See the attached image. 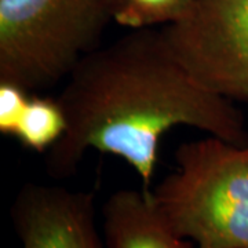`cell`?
<instances>
[{
  "label": "cell",
  "instance_id": "cell-1",
  "mask_svg": "<svg viewBox=\"0 0 248 248\" xmlns=\"http://www.w3.org/2000/svg\"><path fill=\"white\" fill-rule=\"evenodd\" d=\"M58 97L66 130L47 151V172L73 174L89 151L124 160L149 189L161 138L179 125L246 143L240 110L200 86L171 53L161 31L134 29L84 55Z\"/></svg>",
  "mask_w": 248,
  "mask_h": 248
},
{
  "label": "cell",
  "instance_id": "cell-2",
  "mask_svg": "<svg viewBox=\"0 0 248 248\" xmlns=\"http://www.w3.org/2000/svg\"><path fill=\"white\" fill-rule=\"evenodd\" d=\"M175 161L152 190L172 229L197 248H248V142L208 135L181 143Z\"/></svg>",
  "mask_w": 248,
  "mask_h": 248
},
{
  "label": "cell",
  "instance_id": "cell-3",
  "mask_svg": "<svg viewBox=\"0 0 248 248\" xmlns=\"http://www.w3.org/2000/svg\"><path fill=\"white\" fill-rule=\"evenodd\" d=\"M112 19V0H0V81L31 93L68 78Z\"/></svg>",
  "mask_w": 248,
  "mask_h": 248
},
{
  "label": "cell",
  "instance_id": "cell-4",
  "mask_svg": "<svg viewBox=\"0 0 248 248\" xmlns=\"http://www.w3.org/2000/svg\"><path fill=\"white\" fill-rule=\"evenodd\" d=\"M161 35L193 79L225 98H248V0H196Z\"/></svg>",
  "mask_w": 248,
  "mask_h": 248
},
{
  "label": "cell",
  "instance_id": "cell-5",
  "mask_svg": "<svg viewBox=\"0 0 248 248\" xmlns=\"http://www.w3.org/2000/svg\"><path fill=\"white\" fill-rule=\"evenodd\" d=\"M11 218L22 248H107L91 192L28 184L16 197Z\"/></svg>",
  "mask_w": 248,
  "mask_h": 248
},
{
  "label": "cell",
  "instance_id": "cell-6",
  "mask_svg": "<svg viewBox=\"0 0 248 248\" xmlns=\"http://www.w3.org/2000/svg\"><path fill=\"white\" fill-rule=\"evenodd\" d=\"M102 232L107 248H193L172 229L151 189H122L109 196Z\"/></svg>",
  "mask_w": 248,
  "mask_h": 248
},
{
  "label": "cell",
  "instance_id": "cell-7",
  "mask_svg": "<svg viewBox=\"0 0 248 248\" xmlns=\"http://www.w3.org/2000/svg\"><path fill=\"white\" fill-rule=\"evenodd\" d=\"M66 130V116L58 98L28 95L10 127L14 137L28 149L47 152Z\"/></svg>",
  "mask_w": 248,
  "mask_h": 248
},
{
  "label": "cell",
  "instance_id": "cell-8",
  "mask_svg": "<svg viewBox=\"0 0 248 248\" xmlns=\"http://www.w3.org/2000/svg\"><path fill=\"white\" fill-rule=\"evenodd\" d=\"M196 0H112L113 21L131 29L170 25L184 18Z\"/></svg>",
  "mask_w": 248,
  "mask_h": 248
}]
</instances>
